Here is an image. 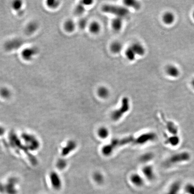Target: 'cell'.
Wrapping results in <instances>:
<instances>
[{"instance_id":"277c9868","label":"cell","mask_w":194,"mask_h":194,"mask_svg":"<svg viewBox=\"0 0 194 194\" xmlns=\"http://www.w3.org/2000/svg\"><path fill=\"white\" fill-rule=\"evenodd\" d=\"M129 109L130 104L129 99L127 97H124L122 100V105L120 108L112 113L111 115L112 119L115 121L120 120L125 114L129 111Z\"/></svg>"},{"instance_id":"9a60e30c","label":"cell","mask_w":194,"mask_h":194,"mask_svg":"<svg viewBox=\"0 0 194 194\" xmlns=\"http://www.w3.org/2000/svg\"><path fill=\"white\" fill-rule=\"evenodd\" d=\"M180 139L177 135H173L168 137L166 140V143L172 146H177L180 143Z\"/></svg>"},{"instance_id":"4316f807","label":"cell","mask_w":194,"mask_h":194,"mask_svg":"<svg viewBox=\"0 0 194 194\" xmlns=\"http://www.w3.org/2000/svg\"><path fill=\"white\" fill-rule=\"evenodd\" d=\"M0 95L5 98H8L10 97L11 93L10 90L6 88H2L0 90Z\"/></svg>"},{"instance_id":"7402d4cb","label":"cell","mask_w":194,"mask_h":194,"mask_svg":"<svg viewBox=\"0 0 194 194\" xmlns=\"http://www.w3.org/2000/svg\"><path fill=\"white\" fill-rule=\"evenodd\" d=\"M109 134V130L105 127H102L98 130V135L99 137L105 139L108 137Z\"/></svg>"},{"instance_id":"e575fe53","label":"cell","mask_w":194,"mask_h":194,"mask_svg":"<svg viewBox=\"0 0 194 194\" xmlns=\"http://www.w3.org/2000/svg\"><path fill=\"white\" fill-rule=\"evenodd\" d=\"M59 1H48L47 2V5L51 8H56L59 5Z\"/></svg>"},{"instance_id":"ac0fdd59","label":"cell","mask_w":194,"mask_h":194,"mask_svg":"<svg viewBox=\"0 0 194 194\" xmlns=\"http://www.w3.org/2000/svg\"><path fill=\"white\" fill-rule=\"evenodd\" d=\"M163 21L167 24H170L174 22V16L173 14L170 12H167L163 16Z\"/></svg>"},{"instance_id":"603a6c76","label":"cell","mask_w":194,"mask_h":194,"mask_svg":"<svg viewBox=\"0 0 194 194\" xmlns=\"http://www.w3.org/2000/svg\"><path fill=\"white\" fill-rule=\"evenodd\" d=\"M168 130L173 135H177V128L174 124L173 122H168L167 125Z\"/></svg>"},{"instance_id":"83f0119b","label":"cell","mask_w":194,"mask_h":194,"mask_svg":"<svg viewBox=\"0 0 194 194\" xmlns=\"http://www.w3.org/2000/svg\"><path fill=\"white\" fill-rule=\"evenodd\" d=\"M75 24L72 21H67L65 24V29L68 32H72L74 30Z\"/></svg>"},{"instance_id":"7c38bea8","label":"cell","mask_w":194,"mask_h":194,"mask_svg":"<svg viewBox=\"0 0 194 194\" xmlns=\"http://www.w3.org/2000/svg\"><path fill=\"white\" fill-rule=\"evenodd\" d=\"M130 180L132 184L137 187H142L144 184L143 178L137 174H132L130 177Z\"/></svg>"},{"instance_id":"9c48e42d","label":"cell","mask_w":194,"mask_h":194,"mask_svg":"<svg viewBox=\"0 0 194 194\" xmlns=\"http://www.w3.org/2000/svg\"><path fill=\"white\" fill-rule=\"evenodd\" d=\"M23 44L21 39L15 38L8 41L5 45V48L7 51H13L20 48Z\"/></svg>"},{"instance_id":"f35d334b","label":"cell","mask_w":194,"mask_h":194,"mask_svg":"<svg viewBox=\"0 0 194 194\" xmlns=\"http://www.w3.org/2000/svg\"><path fill=\"white\" fill-rule=\"evenodd\" d=\"M192 85H193V86L194 88V80H193V82H192Z\"/></svg>"},{"instance_id":"7a4b0ae2","label":"cell","mask_w":194,"mask_h":194,"mask_svg":"<svg viewBox=\"0 0 194 194\" xmlns=\"http://www.w3.org/2000/svg\"><path fill=\"white\" fill-rule=\"evenodd\" d=\"M191 155L187 152H183L174 154L170 156L165 162L166 166L172 165L183 162H188L191 159Z\"/></svg>"},{"instance_id":"8992f818","label":"cell","mask_w":194,"mask_h":194,"mask_svg":"<svg viewBox=\"0 0 194 194\" xmlns=\"http://www.w3.org/2000/svg\"><path fill=\"white\" fill-rule=\"evenodd\" d=\"M157 135L152 132L144 133L136 137V145H142L149 142H153L156 140Z\"/></svg>"},{"instance_id":"ffe728a7","label":"cell","mask_w":194,"mask_h":194,"mask_svg":"<svg viewBox=\"0 0 194 194\" xmlns=\"http://www.w3.org/2000/svg\"><path fill=\"white\" fill-rule=\"evenodd\" d=\"M93 179L95 183H97L98 184H102L104 181L103 176L99 172H96L94 174Z\"/></svg>"},{"instance_id":"d6986e66","label":"cell","mask_w":194,"mask_h":194,"mask_svg":"<svg viewBox=\"0 0 194 194\" xmlns=\"http://www.w3.org/2000/svg\"><path fill=\"white\" fill-rule=\"evenodd\" d=\"M154 157V156L152 153L146 152L143 154L140 157V161L142 163H147L152 160Z\"/></svg>"},{"instance_id":"cb8c5ba5","label":"cell","mask_w":194,"mask_h":194,"mask_svg":"<svg viewBox=\"0 0 194 194\" xmlns=\"http://www.w3.org/2000/svg\"><path fill=\"white\" fill-rule=\"evenodd\" d=\"M124 2L125 5H126L127 6L133 7L136 10L140 8V4L136 1L127 0V1H125Z\"/></svg>"},{"instance_id":"74e56055","label":"cell","mask_w":194,"mask_h":194,"mask_svg":"<svg viewBox=\"0 0 194 194\" xmlns=\"http://www.w3.org/2000/svg\"><path fill=\"white\" fill-rule=\"evenodd\" d=\"M5 132V129L4 127L2 126H0V136L4 134Z\"/></svg>"},{"instance_id":"2e32d148","label":"cell","mask_w":194,"mask_h":194,"mask_svg":"<svg viewBox=\"0 0 194 194\" xmlns=\"http://www.w3.org/2000/svg\"><path fill=\"white\" fill-rule=\"evenodd\" d=\"M166 72L168 75L172 77H175L179 74V70L174 66H169L166 68Z\"/></svg>"},{"instance_id":"5bb4252c","label":"cell","mask_w":194,"mask_h":194,"mask_svg":"<svg viewBox=\"0 0 194 194\" xmlns=\"http://www.w3.org/2000/svg\"><path fill=\"white\" fill-rule=\"evenodd\" d=\"M133 51L135 54L138 55H143L145 53V49L144 47L139 43H134L131 46Z\"/></svg>"},{"instance_id":"5b68a950","label":"cell","mask_w":194,"mask_h":194,"mask_svg":"<svg viewBox=\"0 0 194 194\" xmlns=\"http://www.w3.org/2000/svg\"><path fill=\"white\" fill-rule=\"evenodd\" d=\"M17 182L14 178H11L5 184H0V192L6 194H17Z\"/></svg>"},{"instance_id":"f1b7e54d","label":"cell","mask_w":194,"mask_h":194,"mask_svg":"<svg viewBox=\"0 0 194 194\" xmlns=\"http://www.w3.org/2000/svg\"><path fill=\"white\" fill-rule=\"evenodd\" d=\"M126 57L130 61L134 60L135 58V54L134 52V51L132 50L131 47L128 48L126 51Z\"/></svg>"},{"instance_id":"30bf717a","label":"cell","mask_w":194,"mask_h":194,"mask_svg":"<svg viewBox=\"0 0 194 194\" xmlns=\"http://www.w3.org/2000/svg\"><path fill=\"white\" fill-rule=\"evenodd\" d=\"M77 147V143L73 140L68 141L65 146L62 149L61 155L62 156H65L68 155L70 153L74 151Z\"/></svg>"},{"instance_id":"f546056e","label":"cell","mask_w":194,"mask_h":194,"mask_svg":"<svg viewBox=\"0 0 194 194\" xmlns=\"http://www.w3.org/2000/svg\"><path fill=\"white\" fill-rule=\"evenodd\" d=\"M100 26L97 23H93L90 26V30L92 32L96 33L99 32Z\"/></svg>"},{"instance_id":"d590c367","label":"cell","mask_w":194,"mask_h":194,"mask_svg":"<svg viewBox=\"0 0 194 194\" xmlns=\"http://www.w3.org/2000/svg\"><path fill=\"white\" fill-rule=\"evenodd\" d=\"M87 24V20L85 19H83L81 20L79 22V25L80 28L82 29H84L85 28Z\"/></svg>"},{"instance_id":"44dd1931","label":"cell","mask_w":194,"mask_h":194,"mask_svg":"<svg viewBox=\"0 0 194 194\" xmlns=\"http://www.w3.org/2000/svg\"><path fill=\"white\" fill-rule=\"evenodd\" d=\"M122 26V21L121 18L114 19L112 22V27L115 30L119 31Z\"/></svg>"},{"instance_id":"3957f363","label":"cell","mask_w":194,"mask_h":194,"mask_svg":"<svg viewBox=\"0 0 194 194\" xmlns=\"http://www.w3.org/2000/svg\"><path fill=\"white\" fill-rule=\"evenodd\" d=\"M103 11L117 15L119 18L125 17L129 14V11L127 8L117 5H105L102 8Z\"/></svg>"},{"instance_id":"ab89813d","label":"cell","mask_w":194,"mask_h":194,"mask_svg":"<svg viewBox=\"0 0 194 194\" xmlns=\"http://www.w3.org/2000/svg\"><path fill=\"white\" fill-rule=\"evenodd\" d=\"M193 18L194 19V12L193 14Z\"/></svg>"},{"instance_id":"8d00e7d4","label":"cell","mask_w":194,"mask_h":194,"mask_svg":"<svg viewBox=\"0 0 194 194\" xmlns=\"http://www.w3.org/2000/svg\"><path fill=\"white\" fill-rule=\"evenodd\" d=\"M93 1H82L81 3L82 4L84 5H88L92 4L93 3Z\"/></svg>"},{"instance_id":"d6a6232c","label":"cell","mask_w":194,"mask_h":194,"mask_svg":"<svg viewBox=\"0 0 194 194\" xmlns=\"http://www.w3.org/2000/svg\"><path fill=\"white\" fill-rule=\"evenodd\" d=\"M23 6L22 2L20 1H16L14 2L12 4V7L15 11H19L21 9Z\"/></svg>"},{"instance_id":"d4e9b609","label":"cell","mask_w":194,"mask_h":194,"mask_svg":"<svg viewBox=\"0 0 194 194\" xmlns=\"http://www.w3.org/2000/svg\"><path fill=\"white\" fill-rule=\"evenodd\" d=\"M109 94V91L105 87H101L98 89V95L102 98H106L108 97Z\"/></svg>"},{"instance_id":"484cf974","label":"cell","mask_w":194,"mask_h":194,"mask_svg":"<svg viewBox=\"0 0 194 194\" xmlns=\"http://www.w3.org/2000/svg\"><path fill=\"white\" fill-rule=\"evenodd\" d=\"M122 44L119 42H115L111 46V50L112 51L115 53H118L120 52L122 50Z\"/></svg>"},{"instance_id":"836d02e7","label":"cell","mask_w":194,"mask_h":194,"mask_svg":"<svg viewBox=\"0 0 194 194\" xmlns=\"http://www.w3.org/2000/svg\"><path fill=\"white\" fill-rule=\"evenodd\" d=\"M85 11L84 5L80 3L75 8V12L76 14H81Z\"/></svg>"},{"instance_id":"ba28073f","label":"cell","mask_w":194,"mask_h":194,"mask_svg":"<svg viewBox=\"0 0 194 194\" xmlns=\"http://www.w3.org/2000/svg\"><path fill=\"white\" fill-rule=\"evenodd\" d=\"M38 50L35 47H29L25 48L21 53L23 59L26 61H31L38 54Z\"/></svg>"},{"instance_id":"4fadbf2b","label":"cell","mask_w":194,"mask_h":194,"mask_svg":"<svg viewBox=\"0 0 194 194\" xmlns=\"http://www.w3.org/2000/svg\"><path fill=\"white\" fill-rule=\"evenodd\" d=\"M181 188V183L179 181L173 183L165 194H179Z\"/></svg>"},{"instance_id":"6da1fadb","label":"cell","mask_w":194,"mask_h":194,"mask_svg":"<svg viewBox=\"0 0 194 194\" xmlns=\"http://www.w3.org/2000/svg\"><path fill=\"white\" fill-rule=\"evenodd\" d=\"M21 138L25 145V148L29 151L34 152L40 148V141L34 135L25 133L23 134Z\"/></svg>"},{"instance_id":"e0dca14e","label":"cell","mask_w":194,"mask_h":194,"mask_svg":"<svg viewBox=\"0 0 194 194\" xmlns=\"http://www.w3.org/2000/svg\"><path fill=\"white\" fill-rule=\"evenodd\" d=\"M38 25L35 22H32L29 23L26 29H25V32L28 34H31L32 33L36 31V30L38 29Z\"/></svg>"},{"instance_id":"4dcf8cb0","label":"cell","mask_w":194,"mask_h":194,"mask_svg":"<svg viewBox=\"0 0 194 194\" xmlns=\"http://www.w3.org/2000/svg\"><path fill=\"white\" fill-rule=\"evenodd\" d=\"M185 191L188 194H194V185L192 183L186 184L185 187Z\"/></svg>"},{"instance_id":"52a82bcc","label":"cell","mask_w":194,"mask_h":194,"mask_svg":"<svg viewBox=\"0 0 194 194\" xmlns=\"http://www.w3.org/2000/svg\"><path fill=\"white\" fill-rule=\"evenodd\" d=\"M51 185L54 190L59 191L62 187V181L58 173L52 171L50 173L49 175Z\"/></svg>"},{"instance_id":"1f68e13d","label":"cell","mask_w":194,"mask_h":194,"mask_svg":"<svg viewBox=\"0 0 194 194\" xmlns=\"http://www.w3.org/2000/svg\"><path fill=\"white\" fill-rule=\"evenodd\" d=\"M67 162L64 159H60L57 162V167L59 169L62 170L65 168Z\"/></svg>"},{"instance_id":"8fae6325","label":"cell","mask_w":194,"mask_h":194,"mask_svg":"<svg viewBox=\"0 0 194 194\" xmlns=\"http://www.w3.org/2000/svg\"><path fill=\"white\" fill-rule=\"evenodd\" d=\"M142 172L145 177L149 181H153L155 178L154 169L152 165H147L145 166L142 169Z\"/></svg>"}]
</instances>
